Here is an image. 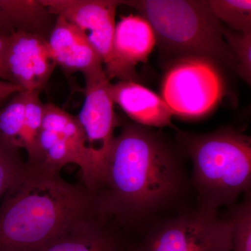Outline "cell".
<instances>
[{
	"instance_id": "6da1fadb",
	"label": "cell",
	"mask_w": 251,
	"mask_h": 251,
	"mask_svg": "<svg viewBox=\"0 0 251 251\" xmlns=\"http://www.w3.org/2000/svg\"><path fill=\"white\" fill-rule=\"evenodd\" d=\"M187 184L176 148L152 128L127 122L115 137L103 184L92 196L103 219L138 224L171 207Z\"/></svg>"
},
{
	"instance_id": "7a4b0ae2",
	"label": "cell",
	"mask_w": 251,
	"mask_h": 251,
	"mask_svg": "<svg viewBox=\"0 0 251 251\" xmlns=\"http://www.w3.org/2000/svg\"><path fill=\"white\" fill-rule=\"evenodd\" d=\"M99 216L83 184L31 171L25 164L0 207V251L39 250Z\"/></svg>"
},
{
	"instance_id": "3957f363",
	"label": "cell",
	"mask_w": 251,
	"mask_h": 251,
	"mask_svg": "<svg viewBox=\"0 0 251 251\" xmlns=\"http://www.w3.org/2000/svg\"><path fill=\"white\" fill-rule=\"evenodd\" d=\"M180 146L193 163L198 205L216 209L250 192L251 140L232 128L206 134L180 133Z\"/></svg>"
},
{
	"instance_id": "277c9868",
	"label": "cell",
	"mask_w": 251,
	"mask_h": 251,
	"mask_svg": "<svg viewBox=\"0 0 251 251\" xmlns=\"http://www.w3.org/2000/svg\"><path fill=\"white\" fill-rule=\"evenodd\" d=\"M136 10L152 27L156 44L166 53L201 57L237 70V59L226 43L224 27L207 1H122Z\"/></svg>"
},
{
	"instance_id": "5b68a950",
	"label": "cell",
	"mask_w": 251,
	"mask_h": 251,
	"mask_svg": "<svg viewBox=\"0 0 251 251\" xmlns=\"http://www.w3.org/2000/svg\"><path fill=\"white\" fill-rule=\"evenodd\" d=\"M69 164L80 168L82 184L91 194L98 191L102 177L76 116L55 104L44 103L35 159L26 167L37 173L60 175L61 170Z\"/></svg>"
},
{
	"instance_id": "8992f818",
	"label": "cell",
	"mask_w": 251,
	"mask_h": 251,
	"mask_svg": "<svg viewBox=\"0 0 251 251\" xmlns=\"http://www.w3.org/2000/svg\"><path fill=\"white\" fill-rule=\"evenodd\" d=\"M233 227L216 209L198 205L157 224L134 251H232Z\"/></svg>"
},
{
	"instance_id": "52a82bcc",
	"label": "cell",
	"mask_w": 251,
	"mask_h": 251,
	"mask_svg": "<svg viewBox=\"0 0 251 251\" xmlns=\"http://www.w3.org/2000/svg\"><path fill=\"white\" fill-rule=\"evenodd\" d=\"M224 92V81L214 63L201 57H182L166 72L161 98L173 115L198 119L215 108Z\"/></svg>"
},
{
	"instance_id": "ba28073f",
	"label": "cell",
	"mask_w": 251,
	"mask_h": 251,
	"mask_svg": "<svg viewBox=\"0 0 251 251\" xmlns=\"http://www.w3.org/2000/svg\"><path fill=\"white\" fill-rule=\"evenodd\" d=\"M82 75L85 80V99L76 117L103 184L109 152L115 139L119 120L110 94L111 82L103 66L87 71Z\"/></svg>"
},
{
	"instance_id": "9c48e42d",
	"label": "cell",
	"mask_w": 251,
	"mask_h": 251,
	"mask_svg": "<svg viewBox=\"0 0 251 251\" xmlns=\"http://www.w3.org/2000/svg\"><path fill=\"white\" fill-rule=\"evenodd\" d=\"M51 14L61 16L85 34L103 62L104 70L113 62L115 15L120 0H41Z\"/></svg>"
},
{
	"instance_id": "30bf717a",
	"label": "cell",
	"mask_w": 251,
	"mask_h": 251,
	"mask_svg": "<svg viewBox=\"0 0 251 251\" xmlns=\"http://www.w3.org/2000/svg\"><path fill=\"white\" fill-rule=\"evenodd\" d=\"M6 64L10 82L29 92H41L57 67L48 41L25 31L9 36Z\"/></svg>"
},
{
	"instance_id": "8fae6325",
	"label": "cell",
	"mask_w": 251,
	"mask_h": 251,
	"mask_svg": "<svg viewBox=\"0 0 251 251\" xmlns=\"http://www.w3.org/2000/svg\"><path fill=\"white\" fill-rule=\"evenodd\" d=\"M156 44L152 27L143 16H122L115 26L113 62L105 71L108 78L136 82L138 75L135 66L147 62Z\"/></svg>"
},
{
	"instance_id": "7c38bea8",
	"label": "cell",
	"mask_w": 251,
	"mask_h": 251,
	"mask_svg": "<svg viewBox=\"0 0 251 251\" xmlns=\"http://www.w3.org/2000/svg\"><path fill=\"white\" fill-rule=\"evenodd\" d=\"M48 44L56 65L66 74H82L103 66L85 34L61 16H56Z\"/></svg>"
},
{
	"instance_id": "4fadbf2b",
	"label": "cell",
	"mask_w": 251,
	"mask_h": 251,
	"mask_svg": "<svg viewBox=\"0 0 251 251\" xmlns=\"http://www.w3.org/2000/svg\"><path fill=\"white\" fill-rule=\"evenodd\" d=\"M110 94L132 121L150 128L171 126L173 112L161 97L134 81L110 84Z\"/></svg>"
},
{
	"instance_id": "5bb4252c",
	"label": "cell",
	"mask_w": 251,
	"mask_h": 251,
	"mask_svg": "<svg viewBox=\"0 0 251 251\" xmlns=\"http://www.w3.org/2000/svg\"><path fill=\"white\" fill-rule=\"evenodd\" d=\"M120 239L105 226L100 216L78 227L36 251H120Z\"/></svg>"
},
{
	"instance_id": "9a60e30c",
	"label": "cell",
	"mask_w": 251,
	"mask_h": 251,
	"mask_svg": "<svg viewBox=\"0 0 251 251\" xmlns=\"http://www.w3.org/2000/svg\"><path fill=\"white\" fill-rule=\"evenodd\" d=\"M39 91H25L24 125L21 137V148L27 153L26 164L30 165L35 159L38 136L42 126L44 103Z\"/></svg>"
},
{
	"instance_id": "2e32d148",
	"label": "cell",
	"mask_w": 251,
	"mask_h": 251,
	"mask_svg": "<svg viewBox=\"0 0 251 251\" xmlns=\"http://www.w3.org/2000/svg\"><path fill=\"white\" fill-rule=\"evenodd\" d=\"M25 103V91H22L11 96L4 106L0 107V138L21 150Z\"/></svg>"
},
{
	"instance_id": "e0dca14e",
	"label": "cell",
	"mask_w": 251,
	"mask_h": 251,
	"mask_svg": "<svg viewBox=\"0 0 251 251\" xmlns=\"http://www.w3.org/2000/svg\"><path fill=\"white\" fill-rule=\"evenodd\" d=\"M211 13L238 32H251L250 0H209Z\"/></svg>"
},
{
	"instance_id": "ac0fdd59",
	"label": "cell",
	"mask_w": 251,
	"mask_h": 251,
	"mask_svg": "<svg viewBox=\"0 0 251 251\" xmlns=\"http://www.w3.org/2000/svg\"><path fill=\"white\" fill-rule=\"evenodd\" d=\"M233 227L232 251H251V197L246 193L244 202L229 206L227 216Z\"/></svg>"
},
{
	"instance_id": "d6986e66",
	"label": "cell",
	"mask_w": 251,
	"mask_h": 251,
	"mask_svg": "<svg viewBox=\"0 0 251 251\" xmlns=\"http://www.w3.org/2000/svg\"><path fill=\"white\" fill-rule=\"evenodd\" d=\"M25 168L21 149L0 138V197L16 182Z\"/></svg>"
},
{
	"instance_id": "ffe728a7",
	"label": "cell",
	"mask_w": 251,
	"mask_h": 251,
	"mask_svg": "<svg viewBox=\"0 0 251 251\" xmlns=\"http://www.w3.org/2000/svg\"><path fill=\"white\" fill-rule=\"evenodd\" d=\"M224 36L229 49L237 59V74L251 85V32L242 33L224 29Z\"/></svg>"
},
{
	"instance_id": "44dd1931",
	"label": "cell",
	"mask_w": 251,
	"mask_h": 251,
	"mask_svg": "<svg viewBox=\"0 0 251 251\" xmlns=\"http://www.w3.org/2000/svg\"><path fill=\"white\" fill-rule=\"evenodd\" d=\"M8 44H9V36L0 35V80L10 82L6 64Z\"/></svg>"
},
{
	"instance_id": "7402d4cb",
	"label": "cell",
	"mask_w": 251,
	"mask_h": 251,
	"mask_svg": "<svg viewBox=\"0 0 251 251\" xmlns=\"http://www.w3.org/2000/svg\"><path fill=\"white\" fill-rule=\"evenodd\" d=\"M24 91L19 86L0 80V99H9L18 92Z\"/></svg>"
},
{
	"instance_id": "603a6c76",
	"label": "cell",
	"mask_w": 251,
	"mask_h": 251,
	"mask_svg": "<svg viewBox=\"0 0 251 251\" xmlns=\"http://www.w3.org/2000/svg\"><path fill=\"white\" fill-rule=\"evenodd\" d=\"M14 33L10 27L9 23L4 17L2 10L0 6V35L9 36Z\"/></svg>"
},
{
	"instance_id": "cb8c5ba5",
	"label": "cell",
	"mask_w": 251,
	"mask_h": 251,
	"mask_svg": "<svg viewBox=\"0 0 251 251\" xmlns=\"http://www.w3.org/2000/svg\"><path fill=\"white\" fill-rule=\"evenodd\" d=\"M9 99H0V107H1V104L4 103V102L6 101V100H8Z\"/></svg>"
},
{
	"instance_id": "d4e9b609",
	"label": "cell",
	"mask_w": 251,
	"mask_h": 251,
	"mask_svg": "<svg viewBox=\"0 0 251 251\" xmlns=\"http://www.w3.org/2000/svg\"><path fill=\"white\" fill-rule=\"evenodd\" d=\"M120 251H134L132 250L131 249H125V248L123 247V248H122L121 250H120Z\"/></svg>"
}]
</instances>
